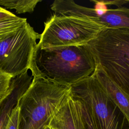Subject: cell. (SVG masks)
Segmentation results:
<instances>
[{
  "mask_svg": "<svg viewBox=\"0 0 129 129\" xmlns=\"http://www.w3.org/2000/svg\"><path fill=\"white\" fill-rule=\"evenodd\" d=\"M96 66L86 45L54 48L36 45L29 69L34 78L72 87L91 77Z\"/></svg>",
  "mask_w": 129,
  "mask_h": 129,
  "instance_id": "1",
  "label": "cell"
},
{
  "mask_svg": "<svg viewBox=\"0 0 129 129\" xmlns=\"http://www.w3.org/2000/svg\"><path fill=\"white\" fill-rule=\"evenodd\" d=\"M71 93V86L33 77L18 102L19 129H45Z\"/></svg>",
  "mask_w": 129,
  "mask_h": 129,
  "instance_id": "2",
  "label": "cell"
},
{
  "mask_svg": "<svg viewBox=\"0 0 129 129\" xmlns=\"http://www.w3.org/2000/svg\"><path fill=\"white\" fill-rule=\"evenodd\" d=\"M86 45L96 64L129 94V29H106Z\"/></svg>",
  "mask_w": 129,
  "mask_h": 129,
  "instance_id": "3",
  "label": "cell"
},
{
  "mask_svg": "<svg viewBox=\"0 0 129 129\" xmlns=\"http://www.w3.org/2000/svg\"><path fill=\"white\" fill-rule=\"evenodd\" d=\"M106 29L102 24L87 17L54 13L44 23L37 46L54 48L85 45Z\"/></svg>",
  "mask_w": 129,
  "mask_h": 129,
  "instance_id": "4",
  "label": "cell"
},
{
  "mask_svg": "<svg viewBox=\"0 0 129 129\" xmlns=\"http://www.w3.org/2000/svg\"><path fill=\"white\" fill-rule=\"evenodd\" d=\"M72 94L87 106L95 129H129V123L108 97L94 74L72 86Z\"/></svg>",
  "mask_w": 129,
  "mask_h": 129,
  "instance_id": "5",
  "label": "cell"
},
{
  "mask_svg": "<svg viewBox=\"0 0 129 129\" xmlns=\"http://www.w3.org/2000/svg\"><path fill=\"white\" fill-rule=\"evenodd\" d=\"M40 34L26 22L0 43V72L12 78L27 72Z\"/></svg>",
  "mask_w": 129,
  "mask_h": 129,
  "instance_id": "6",
  "label": "cell"
},
{
  "mask_svg": "<svg viewBox=\"0 0 129 129\" xmlns=\"http://www.w3.org/2000/svg\"><path fill=\"white\" fill-rule=\"evenodd\" d=\"M56 14L83 16L100 23L107 29H129V8L121 7L100 12L95 8L81 6L72 0H56L50 6Z\"/></svg>",
  "mask_w": 129,
  "mask_h": 129,
  "instance_id": "7",
  "label": "cell"
},
{
  "mask_svg": "<svg viewBox=\"0 0 129 129\" xmlns=\"http://www.w3.org/2000/svg\"><path fill=\"white\" fill-rule=\"evenodd\" d=\"M83 103L72 92L51 119L52 129H80Z\"/></svg>",
  "mask_w": 129,
  "mask_h": 129,
  "instance_id": "8",
  "label": "cell"
},
{
  "mask_svg": "<svg viewBox=\"0 0 129 129\" xmlns=\"http://www.w3.org/2000/svg\"><path fill=\"white\" fill-rule=\"evenodd\" d=\"M32 81V76L27 72L12 79L11 91L0 104V129H4L13 109Z\"/></svg>",
  "mask_w": 129,
  "mask_h": 129,
  "instance_id": "9",
  "label": "cell"
},
{
  "mask_svg": "<svg viewBox=\"0 0 129 129\" xmlns=\"http://www.w3.org/2000/svg\"><path fill=\"white\" fill-rule=\"evenodd\" d=\"M94 76L108 97L117 106L129 123V94L112 80L97 64Z\"/></svg>",
  "mask_w": 129,
  "mask_h": 129,
  "instance_id": "10",
  "label": "cell"
},
{
  "mask_svg": "<svg viewBox=\"0 0 129 129\" xmlns=\"http://www.w3.org/2000/svg\"><path fill=\"white\" fill-rule=\"evenodd\" d=\"M41 0H0V6L8 9H14L17 14L32 13Z\"/></svg>",
  "mask_w": 129,
  "mask_h": 129,
  "instance_id": "11",
  "label": "cell"
},
{
  "mask_svg": "<svg viewBox=\"0 0 129 129\" xmlns=\"http://www.w3.org/2000/svg\"><path fill=\"white\" fill-rule=\"evenodd\" d=\"M27 22L26 18H16L0 21V43L15 33Z\"/></svg>",
  "mask_w": 129,
  "mask_h": 129,
  "instance_id": "12",
  "label": "cell"
},
{
  "mask_svg": "<svg viewBox=\"0 0 129 129\" xmlns=\"http://www.w3.org/2000/svg\"><path fill=\"white\" fill-rule=\"evenodd\" d=\"M12 79L10 76L0 72V104L11 91Z\"/></svg>",
  "mask_w": 129,
  "mask_h": 129,
  "instance_id": "13",
  "label": "cell"
},
{
  "mask_svg": "<svg viewBox=\"0 0 129 129\" xmlns=\"http://www.w3.org/2000/svg\"><path fill=\"white\" fill-rule=\"evenodd\" d=\"M82 102L83 103V109L80 122V129H95L89 109L83 101Z\"/></svg>",
  "mask_w": 129,
  "mask_h": 129,
  "instance_id": "14",
  "label": "cell"
},
{
  "mask_svg": "<svg viewBox=\"0 0 129 129\" xmlns=\"http://www.w3.org/2000/svg\"><path fill=\"white\" fill-rule=\"evenodd\" d=\"M4 129H19V109L18 103L7 120Z\"/></svg>",
  "mask_w": 129,
  "mask_h": 129,
  "instance_id": "15",
  "label": "cell"
},
{
  "mask_svg": "<svg viewBox=\"0 0 129 129\" xmlns=\"http://www.w3.org/2000/svg\"><path fill=\"white\" fill-rule=\"evenodd\" d=\"M17 16L12 12L0 7V21L16 18Z\"/></svg>",
  "mask_w": 129,
  "mask_h": 129,
  "instance_id": "16",
  "label": "cell"
},
{
  "mask_svg": "<svg viewBox=\"0 0 129 129\" xmlns=\"http://www.w3.org/2000/svg\"><path fill=\"white\" fill-rule=\"evenodd\" d=\"M99 3L103 4L102 5H107V6H115L117 8L122 7L123 5L128 3V1L125 0H119V1H104L99 2Z\"/></svg>",
  "mask_w": 129,
  "mask_h": 129,
  "instance_id": "17",
  "label": "cell"
},
{
  "mask_svg": "<svg viewBox=\"0 0 129 129\" xmlns=\"http://www.w3.org/2000/svg\"><path fill=\"white\" fill-rule=\"evenodd\" d=\"M45 129H52L51 127H50L49 126H47Z\"/></svg>",
  "mask_w": 129,
  "mask_h": 129,
  "instance_id": "18",
  "label": "cell"
},
{
  "mask_svg": "<svg viewBox=\"0 0 129 129\" xmlns=\"http://www.w3.org/2000/svg\"><path fill=\"white\" fill-rule=\"evenodd\" d=\"M127 1H128V3H129V0H127Z\"/></svg>",
  "mask_w": 129,
  "mask_h": 129,
  "instance_id": "19",
  "label": "cell"
}]
</instances>
